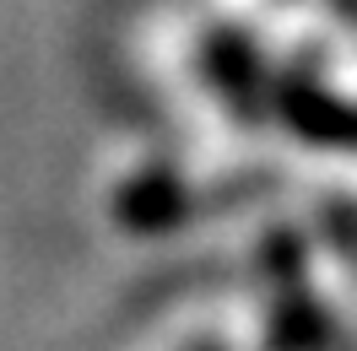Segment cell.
I'll list each match as a JSON object with an SVG mask.
<instances>
[{"label":"cell","mask_w":357,"mask_h":351,"mask_svg":"<svg viewBox=\"0 0 357 351\" xmlns=\"http://www.w3.org/2000/svg\"><path fill=\"white\" fill-rule=\"evenodd\" d=\"M282 114L292 119V130L303 141H314V146L357 152V103H347V98H331L319 87H292L282 98Z\"/></svg>","instance_id":"1"},{"label":"cell","mask_w":357,"mask_h":351,"mask_svg":"<svg viewBox=\"0 0 357 351\" xmlns=\"http://www.w3.org/2000/svg\"><path fill=\"white\" fill-rule=\"evenodd\" d=\"M114 211H119V221L135 227V233H162V227H178V221H184L190 195H184V184H178L174 173H141L114 195Z\"/></svg>","instance_id":"2"},{"label":"cell","mask_w":357,"mask_h":351,"mask_svg":"<svg viewBox=\"0 0 357 351\" xmlns=\"http://www.w3.org/2000/svg\"><path fill=\"white\" fill-rule=\"evenodd\" d=\"M276 346L282 351H314L325 335H331V325H325V313L309 303V297H287V303L276 308Z\"/></svg>","instance_id":"3"},{"label":"cell","mask_w":357,"mask_h":351,"mask_svg":"<svg viewBox=\"0 0 357 351\" xmlns=\"http://www.w3.org/2000/svg\"><path fill=\"white\" fill-rule=\"evenodd\" d=\"M271 254V276H282V281H298V260H303V243L287 238V233H276V238L266 243Z\"/></svg>","instance_id":"4"}]
</instances>
